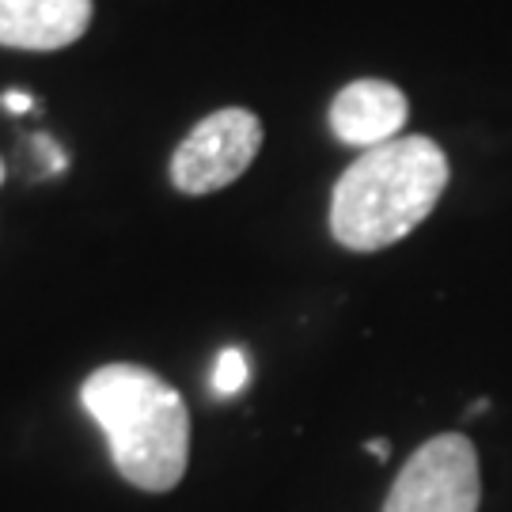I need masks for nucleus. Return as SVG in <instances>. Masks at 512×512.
I'll use <instances>...</instances> for the list:
<instances>
[{
    "mask_svg": "<svg viewBox=\"0 0 512 512\" xmlns=\"http://www.w3.org/2000/svg\"><path fill=\"white\" fill-rule=\"evenodd\" d=\"M80 403L103 429L110 459L129 486L167 494L183 482L190 463V410L164 376L114 361L84 380Z\"/></svg>",
    "mask_w": 512,
    "mask_h": 512,
    "instance_id": "f257e3e1",
    "label": "nucleus"
},
{
    "mask_svg": "<svg viewBox=\"0 0 512 512\" xmlns=\"http://www.w3.org/2000/svg\"><path fill=\"white\" fill-rule=\"evenodd\" d=\"M448 156L433 137H395L361 152L330 194V236L346 251H384L406 239L448 190Z\"/></svg>",
    "mask_w": 512,
    "mask_h": 512,
    "instance_id": "f03ea898",
    "label": "nucleus"
},
{
    "mask_svg": "<svg viewBox=\"0 0 512 512\" xmlns=\"http://www.w3.org/2000/svg\"><path fill=\"white\" fill-rule=\"evenodd\" d=\"M478 452L463 433H440L406 459L384 512H478Z\"/></svg>",
    "mask_w": 512,
    "mask_h": 512,
    "instance_id": "7ed1b4c3",
    "label": "nucleus"
},
{
    "mask_svg": "<svg viewBox=\"0 0 512 512\" xmlns=\"http://www.w3.org/2000/svg\"><path fill=\"white\" fill-rule=\"evenodd\" d=\"M262 148V122L251 110L224 107L213 110L190 129L183 145L171 156V183L183 194H213L232 186L255 164Z\"/></svg>",
    "mask_w": 512,
    "mask_h": 512,
    "instance_id": "20e7f679",
    "label": "nucleus"
},
{
    "mask_svg": "<svg viewBox=\"0 0 512 512\" xmlns=\"http://www.w3.org/2000/svg\"><path fill=\"white\" fill-rule=\"evenodd\" d=\"M410 103L387 80H353L330 103V133L349 148H380L399 137Z\"/></svg>",
    "mask_w": 512,
    "mask_h": 512,
    "instance_id": "39448f33",
    "label": "nucleus"
},
{
    "mask_svg": "<svg viewBox=\"0 0 512 512\" xmlns=\"http://www.w3.org/2000/svg\"><path fill=\"white\" fill-rule=\"evenodd\" d=\"M92 0H0V46L50 54L84 38Z\"/></svg>",
    "mask_w": 512,
    "mask_h": 512,
    "instance_id": "423d86ee",
    "label": "nucleus"
},
{
    "mask_svg": "<svg viewBox=\"0 0 512 512\" xmlns=\"http://www.w3.org/2000/svg\"><path fill=\"white\" fill-rule=\"evenodd\" d=\"M247 376H251V368H247V357H243V349L228 346L220 349L217 365H213V376H209V384H213V395L220 399H228V395H239L243 384H247Z\"/></svg>",
    "mask_w": 512,
    "mask_h": 512,
    "instance_id": "0eeeda50",
    "label": "nucleus"
},
{
    "mask_svg": "<svg viewBox=\"0 0 512 512\" xmlns=\"http://www.w3.org/2000/svg\"><path fill=\"white\" fill-rule=\"evenodd\" d=\"M0 107L12 110V114H27V110H31V95L27 92H4L0 95Z\"/></svg>",
    "mask_w": 512,
    "mask_h": 512,
    "instance_id": "6e6552de",
    "label": "nucleus"
},
{
    "mask_svg": "<svg viewBox=\"0 0 512 512\" xmlns=\"http://www.w3.org/2000/svg\"><path fill=\"white\" fill-rule=\"evenodd\" d=\"M35 145L42 148V156H46V160H50V167H54V171H61V167H65V156H61V152H57V145H54V141H46V137H35Z\"/></svg>",
    "mask_w": 512,
    "mask_h": 512,
    "instance_id": "1a4fd4ad",
    "label": "nucleus"
},
{
    "mask_svg": "<svg viewBox=\"0 0 512 512\" xmlns=\"http://www.w3.org/2000/svg\"><path fill=\"white\" fill-rule=\"evenodd\" d=\"M368 452L376 459H387L391 456V444H387V440H368Z\"/></svg>",
    "mask_w": 512,
    "mask_h": 512,
    "instance_id": "9d476101",
    "label": "nucleus"
},
{
    "mask_svg": "<svg viewBox=\"0 0 512 512\" xmlns=\"http://www.w3.org/2000/svg\"><path fill=\"white\" fill-rule=\"evenodd\" d=\"M0 183H4V164H0Z\"/></svg>",
    "mask_w": 512,
    "mask_h": 512,
    "instance_id": "9b49d317",
    "label": "nucleus"
}]
</instances>
